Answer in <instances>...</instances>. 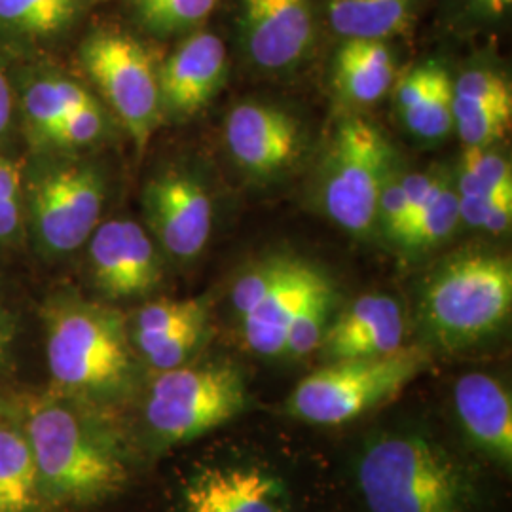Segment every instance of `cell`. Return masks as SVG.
<instances>
[{
	"label": "cell",
	"instance_id": "484cf974",
	"mask_svg": "<svg viewBox=\"0 0 512 512\" xmlns=\"http://www.w3.org/2000/svg\"><path fill=\"white\" fill-rule=\"evenodd\" d=\"M203 319H207V304L202 298L150 302L137 313L135 342L145 353L175 330Z\"/></svg>",
	"mask_w": 512,
	"mask_h": 512
},
{
	"label": "cell",
	"instance_id": "1f68e13d",
	"mask_svg": "<svg viewBox=\"0 0 512 512\" xmlns=\"http://www.w3.org/2000/svg\"><path fill=\"white\" fill-rule=\"evenodd\" d=\"M512 103L469 110L454 116V128L465 147H492L511 129Z\"/></svg>",
	"mask_w": 512,
	"mask_h": 512
},
{
	"label": "cell",
	"instance_id": "44dd1931",
	"mask_svg": "<svg viewBox=\"0 0 512 512\" xmlns=\"http://www.w3.org/2000/svg\"><path fill=\"white\" fill-rule=\"evenodd\" d=\"M38 499L37 465L27 435L0 427V512H31Z\"/></svg>",
	"mask_w": 512,
	"mask_h": 512
},
{
	"label": "cell",
	"instance_id": "ba28073f",
	"mask_svg": "<svg viewBox=\"0 0 512 512\" xmlns=\"http://www.w3.org/2000/svg\"><path fill=\"white\" fill-rule=\"evenodd\" d=\"M82 61L143 150L162 116L158 69L147 48L122 33H99L84 44Z\"/></svg>",
	"mask_w": 512,
	"mask_h": 512
},
{
	"label": "cell",
	"instance_id": "83f0119b",
	"mask_svg": "<svg viewBox=\"0 0 512 512\" xmlns=\"http://www.w3.org/2000/svg\"><path fill=\"white\" fill-rule=\"evenodd\" d=\"M80 0H0V23L27 35H52L73 21Z\"/></svg>",
	"mask_w": 512,
	"mask_h": 512
},
{
	"label": "cell",
	"instance_id": "9c48e42d",
	"mask_svg": "<svg viewBox=\"0 0 512 512\" xmlns=\"http://www.w3.org/2000/svg\"><path fill=\"white\" fill-rule=\"evenodd\" d=\"M105 188L86 165L59 167L33 188L38 234L55 253H71L90 238L103 209Z\"/></svg>",
	"mask_w": 512,
	"mask_h": 512
},
{
	"label": "cell",
	"instance_id": "ffe728a7",
	"mask_svg": "<svg viewBox=\"0 0 512 512\" xmlns=\"http://www.w3.org/2000/svg\"><path fill=\"white\" fill-rule=\"evenodd\" d=\"M420 0H329L332 29L349 40H387L404 33Z\"/></svg>",
	"mask_w": 512,
	"mask_h": 512
},
{
	"label": "cell",
	"instance_id": "f1b7e54d",
	"mask_svg": "<svg viewBox=\"0 0 512 512\" xmlns=\"http://www.w3.org/2000/svg\"><path fill=\"white\" fill-rule=\"evenodd\" d=\"M219 0H133L143 25L158 35L186 33L211 16Z\"/></svg>",
	"mask_w": 512,
	"mask_h": 512
},
{
	"label": "cell",
	"instance_id": "e0dca14e",
	"mask_svg": "<svg viewBox=\"0 0 512 512\" xmlns=\"http://www.w3.org/2000/svg\"><path fill=\"white\" fill-rule=\"evenodd\" d=\"M454 408L467 437L503 465L512 461L511 393L494 376L471 372L454 385Z\"/></svg>",
	"mask_w": 512,
	"mask_h": 512
},
{
	"label": "cell",
	"instance_id": "f35d334b",
	"mask_svg": "<svg viewBox=\"0 0 512 512\" xmlns=\"http://www.w3.org/2000/svg\"><path fill=\"white\" fill-rule=\"evenodd\" d=\"M6 344H8V334H6V329H4V325H2V321H0V359H2V355H4Z\"/></svg>",
	"mask_w": 512,
	"mask_h": 512
},
{
	"label": "cell",
	"instance_id": "7c38bea8",
	"mask_svg": "<svg viewBox=\"0 0 512 512\" xmlns=\"http://www.w3.org/2000/svg\"><path fill=\"white\" fill-rule=\"evenodd\" d=\"M241 35L264 71H283L308 54L315 18L311 0H241Z\"/></svg>",
	"mask_w": 512,
	"mask_h": 512
},
{
	"label": "cell",
	"instance_id": "cb8c5ba5",
	"mask_svg": "<svg viewBox=\"0 0 512 512\" xmlns=\"http://www.w3.org/2000/svg\"><path fill=\"white\" fill-rule=\"evenodd\" d=\"M334 300V287L329 277L323 274L294 315L283 355L300 359L319 349L323 336L329 329Z\"/></svg>",
	"mask_w": 512,
	"mask_h": 512
},
{
	"label": "cell",
	"instance_id": "3957f363",
	"mask_svg": "<svg viewBox=\"0 0 512 512\" xmlns=\"http://www.w3.org/2000/svg\"><path fill=\"white\" fill-rule=\"evenodd\" d=\"M512 308L509 256L467 251L442 260L421 293V321L442 349L458 351L488 340Z\"/></svg>",
	"mask_w": 512,
	"mask_h": 512
},
{
	"label": "cell",
	"instance_id": "4316f807",
	"mask_svg": "<svg viewBox=\"0 0 512 512\" xmlns=\"http://www.w3.org/2000/svg\"><path fill=\"white\" fill-rule=\"evenodd\" d=\"M458 196H499L512 192L509 158L492 147H465L456 184Z\"/></svg>",
	"mask_w": 512,
	"mask_h": 512
},
{
	"label": "cell",
	"instance_id": "74e56055",
	"mask_svg": "<svg viewBox=\"0 0 512 512\" xmlns=\"http://www.w3.org/2000/svg\"><path fill=\"white\" fill-rule=\"evenodd\" d=\"M512 0H492V14H501L511 6Z\"/></svg>",
	"mask_w": 512,
	"mask_h": 512
},
{
	"label": "cell",
	"instance_id": "d6a6232c",
	"mask_svg": "<svg viewBox=\"0 0 512 512\" xmlns=\"http://www.w3.org/2000/svg\"><path fill=\"white\" fill-rule=\"evenodd\" d=\"M103 129V110L99 109L95 99H90L82 107L69 112L63 120H59L54 128L44 135V139L59 147H86L101 137Z\"/></svg>",
	"mask_w": 512,
	"mask_h": 512
},
{
	"label": "cell",
	"instance_id": "836d02e7",
	"mask_svg": "<svg viewBox=\"0 0 512 512\" xmlns=\"http://www.w3.org/2000/svg\"><path fill=\"white\" fill-rule=\"evenodd\" d=\"M205 327H207V319L190 323L183 329L175 330L160 344H156L154 348H150L143 353L148 365L154 366L156 370H162V372L177 368V366H183L186 359L194 353V349L198 348Z\"/></svg>",
	"mask_w": 512,
	"mask_h": 512
},
{
	"label": "cell",
	"instance_id": "5b68a950",
	"mask_svg": "<svg viewBox=\"0 0 512 512\" xmlns=\"http://www.w3.org/2000/svg\"><path fill=\"white\" fill-rule=\"evenodd\" d=\"M48 365L63 389L105 393L122 387L131 374L122 315L82 302L57 308L48 327Z\"/></svg>",
	"mask_w": 512,
	"mask_h": 512
},
{
	"label": "cell",
	"instance_id": "ab89813d",
	"mask_svg": "<svg viewBox=\"0 0 512 512\" xmlns=\"http://www.w3.org/2000/svg\"><path fill=\"white\" fill-rule=\"evenodd\" d=\"M476 4H480L482 8H486L492 14V0H476Z\"/></svg>",
	"mask_w": 512,
	"mask_h": 512
},
{
	"label": "cell",
	"instance_id": "2e32d148",
	"mask_svg": "<svg viewBox=\"0 0 512 512\" xmlns=\"http://www.w3.org/2000/svg\"><path fill=\"white\" fill-rule=\"evenodd\" d=\"M403 342L401 304L387 294H365L330 323L319 349L334 363L389 355L403 348Z\"/></svg>",
	"mask_w": 512,
	"mask_h": 512
},
{
	"label": "cell",
	"instance_id": "8d00e7d4",
	"mask_svg": "<svg viewBox=\"0 0 512 512\" xmlns=\"http://www.w3.org/2000/svg\"><path fill=\"white\" fill-rule=\"evenodd\" d=\"M12 116V95L4 74L0 73V135L6 131Z\"/></svg>",
	"mask_w": 512,
	"mask_h": 512
},
{
	"label": "cell",
	"instance_id": "8fae6325",
	"mask_svg": "<svg viewBox=\"0 0 512 512\" xmlns=\"http://www.w3.org/2000/svg\"><path fill=\"white\" fill-rule=\"evenodd\" d=\"M224 139L234 162L258 179L283 173L302 152L298 120L287 110L264 103H241L230 110Z\"/></svg>",
	"mask_w": 512,
	"mask_h": 512
},
{
	"label": "cell",
	"instance_id": "4fadbf2b",
	"mask_svg": "<svg viewBox=\"0 0 512 512\" xmlns=\"http://www.w3.org/2000/svg\"><path fill=\"white\" fill-rule=\"evenodd\" d=\"M90 258L95 283L110 298L148 293L162 277L152 241L133 220H110L95 228Z\"/></svg>",
	"mask_w": 512,
	"mask_h": 512
},
{
	"label": "cell",
	"instance_id": "ac0fdd59",
	"mask_svg": "<svg viewBox=\"0 0 512 512\" xmlns=\"http://www.w3.org/2000/svg\"><path fill=\"white\" fill-rule=\"evenodd\" d=\"M321 275L323 272L306 260L294 258L293 266L272 291L239 319L247 348L262 357L283 355L294 315Z\"/></svg>",
	"mask_w": 512,
	"mask_h": 512
},
{
	"label": "cell",
	"instance_id": "d4e9b609",
	"mask_svg": "<svg viewBox=\"0 0 512 512\" xmlns=\"http://www.w3.org/2000/svg\"><path fill=\"white\" fill-rule=\"evenodd\" d=\"M92 97L84 88L65 78L35 82L23 97V107L33 128L44 137L69 112L82 107Z\"/></svg>",
	"mask_w": 512,
	"mask_h": 512
},
{
	"label": "cell",
	"instance_id": "9a60e30c",
	"mask_svg": "<svg viewBox=\"0 0 512 512\" xmlns=\"http://www.w3.org/2000/svg\"><path fill=\"white\" fill-rule=\"evenodd\" d=\"M228 74V54L217 35L200 31L186 38L158 69L162 110L190 116L219 93Z\"/></svg>",
	"mask_w": 512,
	"mask_h": 512
},
{
	"label": "cell",
	"instance_id": "277c9868",
	"mask_svg": "<svg viewBox=\"0 0 512 512\" xmlns=\"http://www.w3.org/2000/svg\"><path fill=\"white\" fill-rule=\"evenodd\" d=\"M425 365L421 349L404 346L382 357L334 361L294 387L287 410L313 425H342L397 397Z\"/></svg>",
	"mask_w": 512,
	"mask_h": 512
},
{
	"label": "cell",
	"instance_id": "7a4b0ae2",
	"mask_svg": "<svg viewBox=\"0 0 512 512\" xmlns=\"http://www.w3.org/2000/svg\"><path fill=\"white\" fill-rule=\"evenodd\" d=\"M370 512H471L473 484L444 446L416 433L370 440L357 465Z\"/></svg>",
	"mask_w": 512,
	"mask_h": 512
},
{
	"label": "cell",
	"instance_id": "8992f818",
	"mask_svg": "<svg viewBox=\"0 0 512 512\" xmlns=\"http://www.w3.org/2000/svg\"><path fill=\"white\" fill-rule=\"evenodd\" d=\"M395 150L384 131L366 118H349L330 141L321 200L330 219L349 234L376 226L378 200L395 175Z\"/></svg>",
	"mask_w": 512,
	"mask_h": 512
},
{
	"label": "cell",
	"instance_id": "52a82bcc",
	"mask_svg": "<svg viewBox=\"0 0 512 512\" xmlns=\"http://www.w3.org/2000/svg\"><path fill=\"white\" fill-rule=\"evenodd\" d=\"M247 406V389L230 365L177 366L150 387L147 421L167 442L198 439L234 420Z\"/></svg>",
	"mask_w": 512,
	"mask_h": 512
},
{
	"label": "cell",
	"instance_id": "5bb4252c",
	"mask_svg": "<svg viewBox=\"0 0 512 512\" xmlns=\"http://www.w3.org/2000/svg\"><path fill=\"white\" fill-rule=\"evenodd\" d=\"M186 512H293L283 482L247 465L200 469L184 486Z\"/></svg>",
	"mask_w": 512,
	"mask_h": 512
},
{
	"label": "cell",
	"instance_id": "e575fe53",
	"mask_svg": "<svg viewBox=\"0 0 512 512\" xmlns=\"http://www.w3.org/2000/svg\"><path fill=\"white\" fill-rule=\"evenodd\" d=\"M21 190V171L16 164L0 158V200L19 202Z\"/></svg>",
	"mask_w": 512,
	"mask_h": 512
},
{
	"label": "cell",
	"instance_id": "6da1fadb",
	"mask_svg": "<svg viewBox=\"0 0 512 512\" xmlns=\"http://www.w3.org/2000/svg\"><path fill=\"white\" fill-rule=\"evenodd\" d=\"M27 439L37 465L38 494L54 507L95 505L128 482V465L116 442L65 404H31Z\"/></svg>",
	"mask_w": 512,
	"mask_h": 512
},
{
	"label": "cell",
	"instance_id": "f546056e",
	"mask_svg": "<svg viewBox=\"0 0 512 512\" xmlns=\"http://www.w3.org/2000/svg\"><path fill=\"white\" fill-rule=\"evenodd\" d=\"M501 103H512L511 86L495 71H467L454 82V116Z\"/></svg>",
	"mask_w": 512,
	"mask_h": 512
},
{
	"label": "cell",
	"instance_id": "4dcf8cb0",
	"mask_svg": "<svg viewBox=\"0 0 512 512\" xmlns=\"http://www.w3.org/2000/svg\"><path fill=\"white\" fill-rule=\"evenodd\" d=\"M294 256H268L239 275L232 289V304L239 319L272 291L275 283L293 266Z\"/></svg>",
	"mask_w": 512,
	"mask_h": 512
},
{
	"label": "cell",
	"instance_id": "d6986e66",
	"mask_svg": "<svg viewBox=\"0 0 512 512\" xmlns=\"http://www.w3.org/2000/svg\"><path fill=\"white\" fill-rule=\"evenodd\" d=\"M395 78V61L385 40L349 38L340 48L334 67V84L353 105L380 101Z\"/></svg>",
	"mask_w": 512,
	"mask_h": 512
},
{
	"label": "cell",
	"instance_id": "7402d4cb",
	"mask_svg": "<svg viewBox=\"0 0 512 512\" xmlns=\"http://www.w3.org/2000/svg\"><path fill=\"white\" fill-rule=\"evenodd\" d=\"M401 118L423 141H439L454 129V80L440 63L433 61L425 90Z\"/></svg>",
	"mask_w": 512,
	"mask_h": 512
},
{
	"label": "cell",
	"instance_id": "603a6c76",
	"mask_svg": "<svg viewBox=\"0 0 512 512\" xmlns=\"http://www.w3.org/2000/svg\"><path fill=\"white\" fill-rule=\"evenodd\" d=\"M459 222V198L456 184L446 175L433 198L404 226L399 243L408 251H421L439 245L448 238Z\"/></svg>",
	"mask_w": 512,
	"mask_h": 512
},
{
	"label": "cell",
	"instance_id": "d590c367",
	"mask_svg": "<svg viewBox=\"0 0 512 512\" xmlns=\"http://www.w3.org/2000/svg\"><path fill=\"white\" fill-rule=\"evenodd\" d=\"M19 224V202L0 200V238L16 232Z\"/></svg>",
	"mask_w": 512,
	"mask_h": 512
},
{
	"label": "cell",
	"instance_id": "30bf717a",
	"mask_svg": "<svg viewBox=\"0 0 512 512\" xmlns=\"http://www.w3.org/2000/svg\"><path fill=\"white\" fill-rule=\"evenodd\" d=\"M145 205L154 234L165 251L190 260L200 255L213 228V202L205 184L186 171H167L152 179Z\"/></svg>",
	"mask_w": 512,
	"mask_h": 512
}]
</instances>
